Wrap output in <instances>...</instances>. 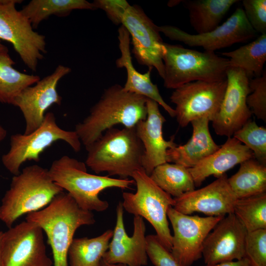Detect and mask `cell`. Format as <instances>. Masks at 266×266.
<instances>
[{
	"label": "cell",
	"instance_id": "obj_1",
	"mask_svg": "<svg viewBox=\"0 0 266 266\" xmlns=\"http://www.w3.org/2000/svg\"><path fill=\"white\" fill-rule=\"evenodd\" d=\"M147 98L126 91L114 84L105 89L75 132L86 147L97 140L106 130L117 125L133 127L147 114Z\"/></svg>",
	"mask_w": 266,
	"mask_h": 266
},
{
	"label": "cell",
	"instance_id": "obj_2",
	"mask_svg": "<svg viewBox=\"0 0 266 266\" xmlns=\"http://www.w3.org/2000/svg\"><path fill=\"white\" fill-rule=\"evenodd\" d=\"M26 220L36 224L46 233L52 251L53 266H68V251L76 231L96 222L92 211L81 208L64 191L42 209L27 214Z\"/></svg>",
	"mask_w": 266,
	"mask_h": 266
},
{
	"label": "cell",
	"instance_id": "obj_3",
	"mask_svg": "<svg viewBox=\"0 0 266 266\" xmlns=\"http://www.w3.org/2000/svg\"><path fill=\"white\" fill-rule=\"evenodd\" d=\"M85 148V163L96 173L105 172L109 176L128 179L142 168L144 148L135 127L110 128Z\"/></svg>",
	"mask_w": 266,
	"mask_h": 266
},
{
	"label": "cell",
	"instance_id": "obj_4",
	"mask_svg": "<svg viewBox=\"0 0 266 266\" xmlns=\"http://www.w3.org/2000/svg\"><path fill=\"white\" fill-rule=\"evenodd\" d=\"M85 163L64 155L53 162L48 169L54 182L66 190L82 209L102 212L109 203L99 198L103 190L110 188L131 189L133 179L115 178L88 172Z\"/></svg>",
	"mask_w": 266,
	"mask_h": 266
},
{
	"label": "cell",
	"instance_id": "obj_5",
	"mask_svg": "<svg viewBox=\"0 0 266 266\" xmlns=\"http://www.w3.org/2000/svg\"><path fill=\"white\" fill-rule=\"evenodd\" d=\"M63 191L48 169L37 165L28 166L13 176L1 200L0 220L10 228L21 216L42 209Z\"/></svg>",
	"mask_w": 266,
	"mask_h": 266
},
{
	"label": "cell",
	"instance_id": "obj_6",
	"mask_svg": "<svg viewBox=\"0 0 266 266\" xmlns=\"http://www.w3.org/2000/svg\"><path fill=\"white\" fill-rule=\"evenodd\" d=\"M163 60L164 86L173 90L196 81L225 80L229 67V59L214 52H200L166 43Z\"/></svg>",
	"mask_w": 266,
	"mask_h": 266
},
{
	"label": "cell",
	"instance_id": "obj_7",
	"mask_svg": "<svg viewBox=\"0 0 266 266\" xmlns=\"http://www.w3.org/2000/svg\"><path fill=\"white\" fill-rule=\"evenodd\" d=\"M132 177L136 191L134 193H123V208L134 216H140L149 222L160 240L171 251L172 235L167 212L169 207L174 205V198L160 188L143 168L134 172Z\"/></svg>",
	"mask_w": 266,
	"mask_h": 266
},
{
	"label": "cell",
	"instance_id": "obj_8",
	"mask_svg": "<svg viewBox=\"0 0 266 266\" xmlns=\"http://www.w3.org/2000/svg\"><path fill=\"white\" fill-rule=\"evenodd\" d=\"M59 140L66 142L75 152L81 150V142L76 132L59 127L54 114L47 112L40 126L31 133L11 135L10 149L2 156V163L9 172L17 175L24 163L27 161L38 162L40 154Z\"/></svg>",
	"mask_w": 266,
	"mask_h": 266
},
{
	"label": "cell",
	"instance_id": "obj_9",
	"mask_svg": "<svg viewBox=\"0 0 266 266\" xmlns=\"http://www.w3.org/2000/svg\"><path fill=\"white\" fill-rule=\"evenodd\" d=\"M227 79L217 81H196L174 89L170 101L175 105L179 125L187 126L195 120L212 121L218 114L227 86Z\"/></svg>",
	"mask_w": 266,
	"mask_h": 266
},
{
	"label": "cell",
	"instance_id": "obj_10",
	"mask_svg": "<svg viewBox=\"0 0 266 266\" xmlns=\"http://www.w3.org/2000/svg\"><path fill=\"white\" fill-rule=\"evenodd\" d=\"M22 0H0V39L10 42L24 64L35 71L46 52L45 36L34 32L30 21L18 11Z\"/></svg>",
	"mask_w": 266,
	"mask_h": 266
},
{
	"label": "cell",
	"instance_id": "obj_11",
	"mask_svg": "<svg viewBox=\"0 0 266 266\" xmlns=\"http://www.w3.org/2000/svg\"><path fill=\"white\" fill-rule=\"evenodd\" d=\"M167 215L173 231L171 252L181 266H191L202 257L206 237L225 216H192L172 206L168 209Z\"/></svg>",
	"mask_w": 266,
	"mask_h": 266
},
{
	"label": "cell",
	"instance_id": "obj_12",
	"mask_svg": "<svg viewBox=\"0 0 266 266\" xmlns=\"http://www.w3.org/2000/svg\"><path fill=\"white\" fill-rule=\"evenodd\" d=\"M119 24L126 28L132 37V52L137 62L149 68H155L163 78L165 42L158 26L139 6L130 4L121 14Z\"/></svg>",
	"mask_w": 266,
	"mask_h": 266
},
{
	"label": "cell",
	"instance_id": "obj_13",
	"mask_svg": "<svg viewBox=\"0 0 266 266\" xmlns=\"http://www.w3.org/2000/svg\"><path fill=\"white\" fill-rule=\"evenodd\" d=\"M158 28L160 33L172 40L180 41L191 47H201L205 51L211 52L249 40L256 33L242 8H237L217 28L204 33L191 34L171 25L158 26Z\"/></svg>",
	"mask_w": 266,
	"mask_h": 266
},
{
	"label": "cell",
	"instance_id": "obj_14",
	"mask_svg": "<svg viewBox=\"0 0 266 266\" xmlns=\"http://www.w3.org/2000/svg\"><path fill=\"white\" fill-rule=\"evenodd\" d=\"M43 231L25 220L3 232L1 240L3 266H52Z\"/></svg>",
	"mask_w": 266,
	"mask_h": 266
},
{
	"label": "cell",
	"instance_id": "obj_15",
	"mask_svg": "<svg viewBox=\"0 0 266 266\" xmlns=\"http://www.w3.org/2000/svg\"><path fill=\"white\" fill-rule=\"evenodd\" d=\"M226 79L219 111L212 122L217 134L229 137L250 120L252 113L246 102L250 89L246 72L239 68L229 66Z\"/></svg>",
	"mask_w": 266,
	"mask_h": 266
},
{
	"label": "cell",
	"instance_id": "obj_16",
	"mask_svg": "<svg viewBox=\"0 0 266 266\" xmlns=\"http://www.w3.org/2000/svg\"><path fill=\"white\" fill-rule=\"evenodd\" d=\"M70 71L69 67L59 65L51 74L33 86L25 88L15 98L12 104L19 108L25 120L23 134L31 133L40 126L46 111L51 105L61 104L62 98L57 86L59 80Z\"/></svg>",
	"mask_w": 266,
	"mask_h": 266
},
{
	"label": "cell",
	"instance_id": "obj_17",
	"mask_svg": "<svg viewBox=\"0 0 266 266\" xmlns=\"http://www.w3.org/2000/svg\"><path fill=\"white\" fill-rule=\"evenodd\" d=\"M124 208L122 202L116 207V222L112 237L102 260L109 264L127 266H144L148 264L146 251V225L143 218L133 217V232L129 236L125 229Z\"/></svg>",
	"mask_w": 266,
	"mask_h": 266
},
{
	"label": "cell",
	"instance_id": "obj_18",
	"mask_svg": "<svg viewBox=\"0 0 266 266\" xmlns=\"http://www.w3.org/2000/svg\"><path fill=\"white\" fill-rule=\"evenodd\" d=\"M247 231L233 213L225 216L209 233L203 243L205 265L240 260L244 257Z\"/></svg>",
	"mask_w": 266,
	"mask_h": 266
},
{
	"label": "cell",
	"instance_id": "obj_19",
	"mask_svg": "<svg viewBox=\"0 0 266 266\" xmlns=\"http://www.w3.org/2000/svg\"><path fill=\"white\" fill-rule=\"evenodd\" d=\"M174 199L173 207L177 211L187 215L199 212L207 216H226L233 213L237 200L228 184L226 173L205 187Z\"/></svg>",
	"mask_w": 266,
	"mask_h": 266
},
{
	"label": "cell",
	"instance_id": "obj_20",
	"mask_svg": "<svg viewBox=\"0 0 266 266\" xmlns=\"http://www.w3.org/2000/svg\"><path fill=\"white\" fill-rule=\"evenodd\" d=\"M146 106V119L139 121L135 128L144 148L142 167L150 175L156 166L167 163V150L178 144L173 137L168 141L164 138L163 126L166 120L160 112L159 104L147 99Z\"/></svg>",
	"mask_w": 266,
	"mask_h": 266
},
{
	"label": "cell",
	"instance_id": "obj_21",
	"mask_svg": "<svg viewBox=\"0 0 266 266\" xmlns=\"http://www.w3.org/2000/svg\"><path fill=\"white\" fill-rule=\"evenodd\" d=\"M118 39L121 55L116 61L117 67H124L127 71V80L123 88L128 92L142 96L157 102L171 117H175L174 109L169 105L160 95L156 84L151 79L152 68L144 73L137 71L132 63L130 50V35L126 28L121 25L118 29Z\"/></svg>",
	"mask_w": 266,
	"mask_h": 266
},
{
	"label": "cell",
	"instance_id": "obj_22",
	"mask_svg": "<svg viewBox=\"0 0 266 266\" xmlns=\"http://www.w3.org/2000/svg\"><path fill=\"white\" fill-rule=\"evenodd\" d=\"M253 158L254 154L250 149L231 136L217 151L188 169L195 186L199 187L208 177L218 178L235 165Z\"/></svg>",
	"mask_w": 266,
	"mask_h": 266
},
{
	"label": "cell",
	"instance_id": "obj_23",
	"mask_svg": "<svg viewBox=\"0 0 266 266\" xmlns=\"http://www.w3.org/2000/svg\"><path fill=\"white\" fill-rule=\"evenodd\" d=\"M210 120L202 118L192 121L193 133L184 145H177L166 151V162L181 165L188 168L197 165L217 151L221 146L214 141L209 129Z\"/></svg>",
	"mask_w": 266,
	"mask_h": 266
},
{
	"label": "cell",
	"instance_id": "obj_24",
	"mask_svg": "<svg viewBox=\"0 0 266 266\" xmlns=\"http://www.w3.org/2000/svg\"><path fill=\"white\" fill-rule=\"evenodd\" d=\"M237 0H188L184 1L188 10L189 22L196 34L217 28Z\"/></svg>",
	"mask_w": 266,
	"mask_h": 266
},
{
	"label": "cell",
	"instance_id": "obj_25",
	"mask_svg": "<svg viewBox=\"0 0 266 266\" xmlns=\"http://www.w3.org/2000/svg\"><path fill=\"white\" fill-rule=\"evenodd\" d=\"M228 182L237 199L266 193V165L255 158L247 160Z\"/></svg>",
	"mask_w": 266,
	"mask_h": 266
},
{
	"label": "cell",
	"instance_id": "obj_26",
	"mask_svg": "<svg viewBox=\"0 0 266 266\" xmlns=\"http://www.w3.org/2000/svg\"><path fill=\"white\" fill-rule=\"evenodd\" d=\"M113 233L109 229L95 237L73 238L68 251L69 266H100Z\"/></svg>",
	"mask_w": 266,
	"mask_h": 266
},
{
	"label": "cell",
	"instance_id": "obj_27",
	"mask_svg": "<svg viewBox=\"0 0 266 266\" xmlns=\"http://www.w3.org/2000/svg\"><path fill=\"white\" fill-rule=\"evenodd\" d=\"M221 54L229 59V66L242 69L249 78L260 76L266 61V33L234 50Z\"/></svg>",
	"mask_w": 266,
	"mask_h": 266
},
{
	"label": "cell",
	"instance_id": "obj_28",
	"mask_svg": "<svg viewBox=\"0 0 266 266\" xmlns=\"http://www.w3.org/2000/svg\"><path fill=\"white\" fill-rule=\"evenodd\" d=\"M76 9L96 10L93 2L85 0H33L20 10L33 28L49 16H65Z\"/></svg>",
	"mask_w": 266,
	"mask_h": 266
},
{
	"label": "cell",
	"instance_id": "obj_29",
	"mask_svg": "<svg viewBox=\"0 0 266 266\" xmlns=\"http://www.w3.org/2000/svg\"><path fill=\"white\" fill-rule=\"evenodd\" d=\"M149 176L160 188L174 198L195 190L188 168L178 164L166 163L160 165Z\"/></svg>",
	"mask_w": 266,
	"mask_h": 266
},
{
	"label": "cell",
	"instance_id": "obj_30",
	"mask_svg": "<svg viewBox=\"0 0 266 266\" xmlns=\"http://www.w3.org/2000/svg\"><path fill=\"white\" fill-rule=\"evenodd\" d=\"M14 64L8 49L0 51V101L4 103L12 104L24 89L40 80L38 76L17 70L12 67Z\"/></svg>",
	"mask_w": 266,
	"mask_h": 266
},
{
	"label": "cell",
	"instance_id": "obj_31",
	"mask_svg": "<svg viewBox=\"0 0 266 266\" xmlns=\"http://www.w3.org/2000/svg\"><path fill=\"white\" fill-rule=\"evenodd\" d=\"M233 213L247 232L266 229V193L237 199Z\"/></svg>",
	"mask_w": 266,
	"mask_h": 266
},
{
	"label": "cell",
	"instance_id": "obj_32",
	"mask_svg": "<svg viewBox=\"0 0 266 266\" xmlns=\"http://www.w3.org/2000/svg\"><path fill=\"white\" fill-rule=\"evenodd\" d=\"M244 143L253 153L254 158L266 165V128L259 126L254 121L248 120L233 136Z\"/></svg>",
	"mask_w": 266,
	"mask_h": 266
},
{
	"label": "cell",
	"instance_id": "obj_33",
	"mask_svg": "<svg viewBox=\"0 0 266 266\" xmlns=\"http://www.w3.org/2000/svg\"><path fill=\"white\" fill-rule=\"evenodd\" d=\"M252 266H266V229L247 232L244 257Z\"/></svg>",
	"mask_w": 266,
	"mask_h": 266
},
{
	"label": "cell",
	"instance_id": "obj_34",
	"mask_svg": "<svg viewBox=\"0 0 266 266\" xmlns=\"http://www.w3.org/2000/svg\"><path fill=\"white\" fill-rule=\"evenodd\" d=\"M250 93L246 99L252 113L259 119L266 122V72L249 80Z\"/></svg>",
	"mask_w": 266,
	"mask_h": 266
},
{
	"label": "cell",
	"instance_id": "obj_35",
	"mask_svg": "<svg viewBox=\"0 0 266 266\" xmlns=\"http://www.w3.org/2000/svg\"><path fill=\"white\" fill-rule=\"evenodd\" d=\"M146 244L148 259L154 266H181L156 234L146 235Z\"/></svg>",
	"mask_w": 266,
	"mask_h": 266
},
{
	"label": "cell",
	"instance_id": "obj_36",
	"mask_svg": "<svg viewBox=\"0 0 266 266\" xmlns=\"http://www.w3.org/2000/svg\"><path fill=\"white\" fill-rule=\"evenodd\" d=\"M243 9L252 28L261 34L266 33V0H243Z\"/></svg>",
	"mask_w": 266,
	"mask_h": 266
},
{
	"label": "cell",
	"instance_id": "obj_37",
	"mask_svg": "<svg viewBox=\"0 0 266 266\" xmlns=\"http://www.w3.org/2000/svg\"><path fill=\"white\" fill-rule=\"evenodd\" d=\"M93 3L97 9L103 10L108 18L116 25L119 24L121 15L129 4L125 0H96Z\"/></svg>",
	"mask_w": 266,
	"mask_h": 266
},
{
	"label": "cell",
	"instance_id": "obj_38",
	"mask_svg": "<svg viewBox=\"0 0 266 266\" xmlns=\"http://www.w3.org/2000/svg\"><path fill=\"white\" fill-rule=\"evenodd\" d=\"M202 266H252L245 258L239 260L223 262L214 265H205Z\"/></svg>",
	"mask_w": 266,
	"mask_h": 266
},
{
	"label": "cell",
	"instance_id": "obj_39",
	"mask_svg": "<svg viewBox=\"0 0 266 266\" xmlns=\"http://www.w3.org/2000/svg\"><path fill=\"white\" fill-rule=\"evenodd\" d=\"M100 266H127V265L120 264H109L102 259L101 260Z\"/></svg>",
	"mask_w": 266,
	"mask_h": 266
},
{
	"label": "cell",
	"instance_id": "obj_40",
	"mask_svg": "<svg viewBox=\"0 0 266 266\" xmlns=\"http://www.w3.org/2000/svg\"><path fill=\"white\" fill-rule=\"evenodd\" d=\"M6 134V130L0 125V143L5 138Z\"/></svg>",
	"mask_w": 266,
	"mask_h": 266
},
{
	"label": "cell",
	"instance_id": "obj_41",
	"mask_svg": "<svg viewBox=\"0 0 266 266\" xmlns=\"http://www.w3.org/2000/svg\"><path fill=\"white\" fill-rule=\"evenodd\" d=\"M3 232L0 231V266H3V262L2 258V249H1V240Z\"/></svg>",
	"mask_w": 266,
	"mask_h": 266
},
{
	"label": "cell",
	"instance_id": "obj_42",
	"mask_svg": "<svg viewBox=\"0 0 266 266\" xmlns=\"http://www.w3.org/2000/svg\"><path fill=\"white\" fill-rule=\"evenodd\" d=\"M7 49V48L0 42V51Z\"/></svg>",
	"mask_w": 266,
	"mask_h": 266
}]
</instances>
